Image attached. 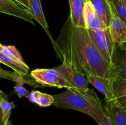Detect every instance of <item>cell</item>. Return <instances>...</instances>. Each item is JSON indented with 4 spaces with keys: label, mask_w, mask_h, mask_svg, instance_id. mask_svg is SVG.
Returning <instances> with one entry per match:
<instances>
[{
    "label": "cell",
    "mask_w": 126,
    "mask_h": 125,
    "mask_svg": "<svg viewBox=\"0 0 126 125\" xmlns=\"http://www.w3.org/2000/svg\"><path fill=\"white\" fill-rule=\"evenodd\" d=\"M14 107V103L13 102H9L7 96L2 91L1 92L0 94V109L4 125H12L10 121V117L11 112Z\"/></svg>",
    "instance_id": "obj_17"
},
{
    "label": "cell",
    "mask_w": 126,
    "mask_h": 125,
    "mask_svg": "<svg viewBox=\"0 0 126 125\" xmlns=\"http://www.w3.org/2000/svg\"><path fill=\"white\" fill-rule=\"evenodd\" d=\"M1 53L10 56V57L16 59V60H18V61L25 62L22 55L19 53V51L17 50L16 47L13 46V45H7V46L4 45Z\"/></svg>",
    "instance_id": "obj_20"
},
{
    "label": "cell",
    "mask_w": 126,
    "mask_h": 125,
    "mask_svg": "<svg viewBox=\"0 0 126 125\" xmlns=\"http://www.w3.org/2000/svg\"><path fill=\"white\" fill-rule=\"evenodd\" d=\"M110 7L111 20L108 28L111 36L117 46L121 50H126V25L118 17L111 5Z\"/></svg>",
    "instance_id": "obj_6"
},
{
    "label": "cell",
    "mask_w": 126,
    "mask_h": 125,
    "mask_svg": "<svg viewBox=\"0 0 126 125\" xmlns=\"http://www.w3.org/2000/svg\"><path fill=\"white\" fill-rule=\"evenodd\" d=\"M0 62L6 65L14 70V71L23 75H29L30 67L25 62L18 61L12 57L0 52Z\"/></svg>",
    "instance_id": "obj_15"
},
{
    "label": "cell",
    "mask_w": 126,
    "mask_h": 125,
    "mask_svg": "<svg viewBox=\"0 0 126 125\" xmlns=\"http://www.w3.org/2000/svg\"><path fill=\"white\" fill-rule=\"evenodd\" d=\"M15 2L19 5L21 7L25 9L28 12L29 9V4H30V0H13Z\"/></svg>",
    "instance_id": "obj_23"
},
{
    "label": "cell",
    "mask_w": 126,
    "mask_h": 125,
    "mask_svg": "<svg viewBox=\"0 0 126 125\" xmlns=\"http://www.w3.org/2000/svg\"><path fill=\"white\" fill-rule=\"evenodd\" d=\"M53 97V105L56 107L81 112L91 116L98 124L105 112L102 101L95 91L91 88H67Z\"/></svg>",
    "instance_id": "obj_2"
},
{
    "label": "cell",
    "mask_w": 126,
    "mask_h": 125,
    "mask_svg": "<svg viewBox=\"0 0 126 125\" xmlns=\"http://www.w3.org/2000/svg\"><path fill=\"white\" fill-rule=\"evenodd\" d=\"M86 78L88 80L89 83L105 96V101L114 100L111 78L96 75H88Z\"/></svg>",
    "instance_id": "obj_9"
},
{
    "label": "cell",
    "mask_w": 126,
    "mask_h": 125,
    "mask_svg": "<svg viewBox=\"0 0 126 125\" xmlns=\"http://www.w3.org/2000/svg\"><path fill=\"white\" fill-rule=\"evenodd\" d=\"M55 41L61 60L65 57L86 77L96 75L113 79V70L94 45L87 29L74 26L70 17Z\"/></svg>",
    "instance_id": "obj_1"
},
{
    "label": "cell",
    "mask_w": 126,
    "mask_h": 125,
    "mask_svg": "<svg viewBox=\"0 0 126 125\" xmlns=\"http://www.w3.org/2000/svg\"><path fill=\"white\" fill-rule=\"evenodd\" d=\"M1 92H2V91H1V89H0V94H1ZM0 125H4V124L3 120H2V113H1V109H0Z\"/></svg>",
    "instance_id": "obj_24"
},
{
    "label": "cell",
    "mask_w": 126,
    "mask_h": 125,
    "mask_svg": "<svg viewBox=\"0 0 126 125\" xmlns=\"http://www.w3.org/2000/svg\"><path fill=\"white\" fill-rule=\"evenodd\" d=\"M123 1H124V2H125V3H126V0H123Z\"/></svg>",
    "instance_id": "obj_26"
},
{
    "label": "cell",
    "mask_w": 126,
    "mask_h": 125,
    "mask_svg": "<svg viewBox=\"0 0 126 125\" xmlns=\"http://www.w3.org/2000/svg\"><path fill=\"white\" fill-rule=\"evenodd\" d=\"M92 4L96 15L107 27L111 20V11L108 0H88Z\"/></svg>",
    "instance_id": "obj_13"
},
{
    "label": "cell",
    "mask_w": 126,
    "mask_h": 125,
    "mask_svg": "<svg viewBox=\"0 0 126 125\" xmlns=\"http://www.w3.org/2000/svg\"><path fill=\"white\" fill-rule=\"evenodd\" d=\"M126 79V53L120 57L116 56L115 64L113 69V78Z\"/></svg>",
    "instance_id": "obj_18"
},
{
    "label": "cell",
    "mask_w": 126,
    "mask_h": 125,
    "mask_svg": "<svg viewBox=\"0 0 126 125\" xmlns=\"http://www.w3.org/2000/svg\"><path fill=\"white\" fill-rule=\"evenodd\" d=\"M34 80L42 87H56L58 88H74L57 71L52 69H36L31 71Z\"/></svg>",
    "instance_id": "obj_4"
},
{
    "label": "cell",
    "mask_w": 126,
    "mask_h": 125,
    "mask_svg": "<svg viewBox=\"0 0 126 125\" xmlns=\"http://www.w3.org/2000/svg\"><path fill=\"white\" fill-rule=\"evenodd\" d=\"M23 85L24 83L23 82H17L14 87L15 91L16 92L19 98L22 97H27L29 94V91L25 88Z\"/></svg>",
    "instance_id": "obj_21"
},
{
    "label": "cell",
    "mask_w": 126,
    "mask_h": 125,
    "mask_svg": "<svg viewBox=\"0 0 126 125\" xmlns=\"http://www.w3.org/2000/svg\"><path fill=\"white\" fill-rule=\"evenodd\" d=\"M87 1V0H69L70 7L69 17L74 26L86 28L84 19V9Z\"/></svg>",
    "instance_id": "obj_11"
},
{
    "label": "cell",
    "mask_w": 126,
    "mask_h": 125,
    "mask_svg": "<svg viewBox=\"0 0 126 125\" xmlns=\"http://www.w3.org/2000/svg\"><path fill=\"white\" fill-rule=\"evenodd\" d=\"M62 63L54 67L74 88H88L89 82L86 76L80 72L76 67L65 57L62 58Z\"/></svg>",
    "instance_id": "obj_5"
},
{
    "label": "cell",
    "mask_w": 126,
    "mask_h": 125,
    "mask_svg": "<svg viewBox=\"0 0 126 125\" xmlns=\"http://www.w3.org/2000/svg\"><path fill=\"white\" fill-rule=\"evenodd\" d=\"M87 30L94 45L113 71L117 45L112 39L109 28L97 30L87 29Z\"/></svg>",
    "instance_id": "obj_3"
},
{
    "label": "cell",
    "mask_w": 126,
    "mask_h": 125,
    "mask_svg": "<svg viewBox=\"0 0 126 125\" xmlns=\"http://www.w3.org/2000/svg\"><path fill=\"white\" fill-rule=\"evenodd\" d=\"M84 19L86 28L87 29H105L108 28L96 15L94 7L87 0L84 9Z\"/></svg>",
    "instance_id": "obj_12"
},
{
    "label": "cell",
    "mask_w": 126,
    "mask_h": 125,
    "mask_svg": "<svg viewBox=\"0 0 126 125\" xmlns=\"http://www.w3.org/2000/svg\"><path fill=\"white\" fill-rule=\"evenodd\" d=\"M112 86L114 100L118 105L126 109V79L113 78Z\"/></svg>",
    "instance_id": "obj_14"
},
{
    "label": "cell",
    "mask_w": 126,
    "mask_h": 125,
    "mask_svg": "<svg viewBox=\"0 0 126 125\" xmlns=\"http://www.w3.org/2000/svg\"><path fill=\"white\" fill-rule=\"evenodd\" d=\"M99 125H113L111 121L110 118L108 114L107 113L106 111L105 110V112L103 113V115L102 116L100 121L98 123Z\"/></svg>",
    "instance_id": "obj_22"
},
{
    "label": "cell",
    "mask_w": 126,
    "mask_h": 125,
    "mask_svg": "<svg viewBox=\"0 0 126 125\" xmlns=\"http://www.w3.org/2000/svg\"><path fill=\"white\" fill-rule=\"evenodd\" d=\"M103 107L113 125H126V109L118 105L114 100L105 101Z\"/></svg>",
    "instance_id": "obj_10"
},
{
    "label": "cell",
    "mask_w": 126,
    "mask_h": 125,
    "mask_svg": "<svg viewBox=\"0 0 126 125\" xmlns=\"http://www.w3.org/2000/svg\"><path fill=\"white\" fill-rule=\"evenodd\" d=\"M27 98L32 103L36 104L41 107H46L53 105L54 102L52 95L42 93L39 91H32L28 94Z\"/></svg>",
    "instance_id": "obj_16"
},
{
    "label": "cell",
    "mask_w": 126,
    "mask_h": 125,
    "mask_svg": "<svg viewBox=\"0 0 126 125\" xmlns=\"http://www.w3.org/2000/svg\"><path fill=\"white\" fill-rule=\"evenodd\" d=\"M0 13L21 18L33 25H35L33 17L29 12L21 7L13 0H0Z\"/></svg>",
    "instance_id": "obj_8"
},
{
    "label": "cell",
    "mask_w": 126,
    "mask_h": 125,
    "mask_svg": "<svg viewBox=\"0 0 126 125\" xmlns=\"http://www.w3.org/2000/svg\"><path fill=\"white\" fill-rule=\"evenodd\" d=\"M118 17L126 25V4L123 0H108Z\"/></svg>",
    "instance_id": "obj_19"
},
{
    "label": "cell",
    "mask_w": 126,
    "mask_h": 125,
    "mask_svg": "<svg viewBox=\"0 0 126 125\" xmlns=\"http://www.w3.org/2000/svg\"><path fill=\"white\" fill-rule=\"evenodd\" d=\"M3 46H4V45H2V44L0 43V52H1V51H2V49H3Z\"/></svg>",
    "instance_id": "obj_25"
},
{
    "label": "cell",
    "mask_w": 126,
    "mask_h": 125,
    "mask_svg": "<svg viewBox=\"0 0 126 125\" xmlns=\"http://www.w3.org/2000/svg\"><path fill=\"white\" fill-rule=\"evenodd\" d=\"M28 12L33 17V20H35L36 22H38L41 26L42 28L44 29V30L45 31L47 35L48 36L52 44L53 48H54L58 58H59V60H61V55H60V51L58 49L56 41H55V40H54L53 37L52 36L51 34H50V31H49L48 24L47 23L44 12H43V8H42L41 0H30Z\"/></svg>",
    "instance_id": "obj_7"
}]
</instances>
